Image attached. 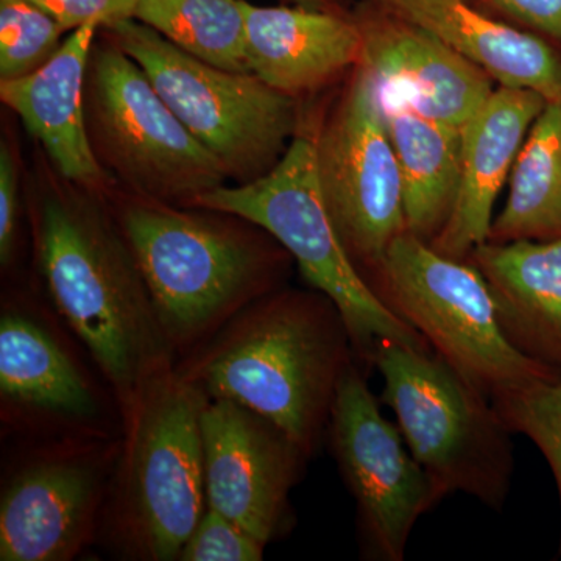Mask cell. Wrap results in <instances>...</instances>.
Masks as SVG:
<instances>
[{
  "mask_svg": "<svg viewBox=\"0 0 561 561\" xmlns=\"http://www.w3.org/2000/svg\"><path fill=\"white\" fill-rule=\"evenodd\" d=\"M25 179L41 283L98 365L122 416L147 382L175 367V351L106 195L65 179L38 144Z\"/></svg>",
  "mask_w": 561,
  "mask_h": 561,
  "instance_id": "1",
  "label": "cell"
},
{
  "mask_svg": "<svg viewBox=\"0 0 561 561\" xmlns=\"http://www.w3.org/2000/svg\"><path fill=\"white\" fill-rule=\"evenodd\" d=\"M354 356L348 328L327 295L280 287L175 368L209 400L232 401L272 421L311 457Z\"/></svg>",
  "mask_w": 561,
  "mask_h": 561,
  "instance_id": "2",
  "label": "cell"
},
{
  "mask_svg": "<svg viewBox=\"0 0 561 561\" xmlns=\"http://www.w3.org/2000/svg\"><path fill=\"white\" fill-rule=\"evenodd\" d=\"M176 357L213 337L242 309L284 287L289 251L228 210L106 194Z\"/></svg>",
  "mask_w": 561,
  "mask_h": 561,
  "instance_id": "3",
  "label": "cell"
},
{
  "mask_svg": "<svg viewBox=\"0 0 561 561\" xmlns=\"http://www.w3.org/2000/svg\"><path fill=\"white\" fill-rule=\"evenodd\" d=\"M208 400L173 367L147 382L121 416L103 523L130 559L179 560L208 508L202 434Z\"/></svg>",
  "mask_w": 561,
  "mask_h": 561,
  "instance_id": "4",
  "label": "cell"
},
{
  "mask_svg": "<svg viewBox=\"0 0 561 561\" xmlns=\"http://www.w3.org/2000/svg\"><path fill=\"white\" fill-rule=\"evenodd\" d=\"M191 206L228 210L271 232L297 262L312 289L339 309L356 356L370 365L376 343L393 341L434 353L426 339L391 311L351 261L324 205L311 125L291 140L267 175L251 183L217 187Z\"/></svg>",
  "mask_w": 561,
  "mask_h": 561,
  "instance_id": "5",
  "label": "cell"
},
{
  "mask_svg": "<svg viewBox=\"0 0 561 561\" xmlns=\"http://www.w3.org/2000/svg\"><path fill=\"white\" fill-rule=\"evenodd\" d=\"M370 365L381 401L442 497L463 493L501 511L511 493L512 431L493 401L435 353L379 341Z\"/></svg>",
  "mask_w": 561,
  "mask_h": 561,
  "instance_id": "6",
  "label": "cell"
},
{
  "mask_svg": "<svg viewBox=\"0 0 561 561\" xmlns=\"http://www.w3.org/2000/svg\"><path fill=\"white\" fill-rule=\"evenodd\" d=\"M101 32L138 62L169 108L234 184L267 175L301 130L300 102L254 73L198 60L135 20L111 22Z\"/></svg>",
  "mask_w": 561,
  "mask_h": 561,
  "instance_id": "7",
  "label": "cell"
},
{
  "mask_svg": "<svg viewBox=\"0 0 561 561\" xmlns=\"http://www.w3.org/2000/svg\"><path fill=\"white\" fill-rule=\"evenodd\" d=\"M373 289L490 400L561 378L508 342L489 283L471 261L445 256L412 232L391 243Z\"/></svg>",
  "mask_w": 561,
  "mask_h": 561,
  "instance_id": "8",
  "label": "cell"
},
{
  "mask_svg": "<svg viewBox=\"0 0 561 561\" xmlns=\"http://www.w3.org/2000/svg\"><path fill=\"white\" fill-rule=\"evenodd\" d=\"M84 116L95 160L122 190L191 206L230 181L138 62L101 28L88 65Z\"/></svg>",
  "mask_w": 561,
  "mask_h": 561,
  "instance_id": "9",
  "label": "cell"
},
{
  "mask_svg": "<svg viewBox=\"0 0 561 561\" xmlns=\"http://www.w3.org/2000/svg\"><path fill=\"white\" fill-rule=\"evenodd\" d=\"M311 130L324 205L351 261L373 287L391 243L408 231L378 81L360 66L354 69Z\"/></svg>",
  "mask_w": 561,
  "mask_h": 561,
  "instance_id": "10",
  "label": "cell"
},
{
  "mask_svg": "<svg viewBox=\"0 0 561 561\" xmlns=\"http://www.w3.org/2000/svg\"><path fill=\"white\" fill-rule=\"evenodd\" d=\"M328 431L368 553L376 560H404L413 527L443 497L398 424L382 415L356 362L339 383Z\"/></svg>",
  "mask_w": 561,
  "mask_h": 561,
  "instance_id": "11",
  "label": "cell"
},
{
  "mask_svg": "<svg viewBox=\"0 0 561 561\" xmlns=\"http://www.w3.org/2000/svg\"><path fill=\"white\" fill-rule=\"evenodd\" d=\"M119 446L65 438L28 454L0 494V560L76 559L103 518Z\"/></svg>",
  "mask_w": 561,
  "mask_h": 561,
  "instance_id": "12",
  "label": "cell"
},
{
  "mask_svg": "<svg viewBox=\"0 0 561 561\" xmlns=\"http://www.w3.org/2000/svg\"><path fill=\"white\" fill-rule=\"evenodd\" d=\"M3 424L50 440L108 438L101 394L57 327L20 295L0 313Z\"/></svg>",
  "mask_w": 561,
  "mask_h": 561,
  "instance_id": "13",
  "label": "cell"
},
{
  "mask_svg": "<svg viewBox=\"0 0 561 561\" xmlns=\"http://www.w3.org/2000/svg\"><path fill=\"white\" fill-rule=\"evenodd\" d=\"M208 507L268 545L289 522L290 491L309 456L260 413L208 400L202 415Z\"/></svg>",
  "mask_w": 561,
  "mask_h": 561,
  "instance_id": "14",
  "label": "cell"
},
{
  "mask_svg": "<svg viewBox=\"0 0 561 561\" xmlns=\"http://www.w3.org/2000/svg\"><path fill=\"white\" fill-rule=\"evenodd\" d=\"M353 14L364 39L360 68L420 113L461 128L496 88L485 70L437 36L370 0H357Z\"/></svg>",
  "mask_w": 561,
  "mask_h": 561,
  "instance_id": "15",
  "label": "cell"
},
{
  "mask_svg": "<svg viewBox=\"0 0 561 561\" xmlns=\"http://www.w3.org/2000/svg\"><path fill=\"white\" fill-rule=\"evenodd\" d=\"M251 73L302 102L334 87L359 68L364 39L353 11L328 13L242 0Z\"/></svg>",
  "mask_w": 561,
  "mask_h": 561,
  "instance_id": "16",
  "label": "cell"
},
{
  "mask_svg": "<svg viewBox=\"0 0 561 561\" xmlns=\"http://www.w3.org/2000/svg\"><path fill=\"white\" fill-rule=\"evenodd\" d=\"M99 28V22L81 25L35 72L0 80V101L18 114L65 179L106 195L117 184L92 153L84 116L88 65Z\"/></svg>",
  "mask_w": 561,
  "mask_h": 561,
  "instance_id": "17",
  "label": "cell"
},
{
  "mask_svg": "<svg viewBox=\"0 0 561 561\" xmlns=\"http://www.w3.org/2000/svg\"><path fill=\"white\" fill-rule=\"evenodd\" d=\"M546 103L538 92L496 84L482 108L460 128L459 190L451 216L430 242L432 249L465 261L489 242L494 203Z\"/></svg>",
  "mask_w": 561,
  "mask_h": 561,
  "instance_id": "18",
  "label": "cell"
},
{
  "mask_svg": "<svg viewBox=\"0 0 561 561\" xmlns=\"http://www.w3.org/2000/svg\"><path fill=\"white\" fill-rule=\"evenodd\" d=\"M437 36L500 87L561 99V58L548 39L500 20L472 0H370Z\"/></svg>",
  "mask_w": 561,
  "mask_h": 561,
  "instance_id": "19",
  "label": "cell"
},
{
  "mask_svg": "<svg viewBox=\"0 0 561 561\" xmlns=\"http://www.w3.org/2000/svg\"><path fill=\"white\" fill-rule=\"evenodd\" d=\"M471 261L489 283L505 337L561 373V236L485 242Z\"/></svg>",
  "mask_w": 561,
  "mask_h": 561,
  "instance_id": "20",
  "label": "cell"
},
{
  "mask_svg": "<svg viewBox=\"0 0 561 561\" xmlns=\"http://www.w3.org/2000/svg\"><path fill=\"white\" fill-rule=\"evenodd\" d=\"M379 91L400 169L405 228L432 242L451 216L459 190L460 128L420 113L400 92L381 84Z\"/></svg>",
  "mask_w": 561,
  "mask_h": 561,
  "instance_id": "21",
  "label": "cell"
},
{
  "mask_svg": "<svg viewBox=\"0 0 561 561\" xmlns=\"http://www.w3.org/2000/svg\"><path fill=\"white\" fill-rule=\"evenodd\" d=\"M561 236V99L546 103L511 173V192L491 225V242Z\"/></svg>",
  "mask_w": 561,
  "mask_h": 561,
  "instance_id": "22",
  "label": "cell"
},
{
  "mask_svg": "<svg viewBox=\"0 0 561 561\" xmlns=\"http://www.w3.org/2000/svg\"><path fill=\"white\" fill-rule=\"evenodd\" d=\"M124 20L153 28L198 60L251 73L242 0H124Z\"/></svg>",
  "mask_w": 561,
  "mask_h": 561,
  "instance_id": "23",
  "label": "cell"
},
{
  "mask_svg": "<svg viewBox=\"0 0 561 561\" xmlns=\"http://www.w3.org/2000/svg\"><path fill=\"white\" fill-rule=\"evenodd\" d=\"M66 33L33 0H0V80L21 79L46 65Z\"/></svg>",
  "mask_w": 561,
  "mask_h": 561,
  "instance_id": "24",
  "label": "cell"
},
{
  "mask_svg": "<svg viewBox=\"0 0 561 561\" xmlns=\"http://www.w3.org/2000/svg\"><path fill=\"white\" fill-rule=\"evenodd\" d=\"M491 401L512 434H523L540 449L556 479L561 508V378L511 390Z\"/></svg>",
  "mask_w": 561,
  "mask_h": 561,
  "instance_id": "25",
  "label": "cell"
},
{
  "mask_svg": "<svg viewBox=\"0 0 561 561\" xmlns=\"http://www.w3.org/2000/svg\"><path fill=\"white\" fill-rule=\"evenodd\" d=\"M264 542L231 522L224 513L206 508L181 549L180 561H261Z\"/></svg>",
  "mask_w": 561,
  "mask_h": 561,
  "instance_id": "26",
  "label": "cell"
},
{
  "mask_svg": "<svg viewBox=\"0 0 561 561\" xmlns=\"http://www.w3.org/2000/svg\"><path fill=\"white\" fill-rule=\"evenodd\" d=\"M20 157L9 136L0 140V265L10 271L18 256L21 221L25 214Z\"/></svg>",
  "mask_w": 561,
  "mask_h": 561,
  "instance_id": "27",
  "label": "cell"
},
{
  "mask_svg": "<svg viewBox=\"0 0 561 561\" xmlns=\"http://www.w3.org/2000/svg\"><path fill=\"white\" fill-rule=\"evenodd\" d=\"M505 22L561 43V0H472Z\"/></svg>",
  "mask_w": 561,
  "mask_h": 561,
  "instance_id": "28",
  "label": "cell"
},
{
  "mask_svg": "<svg viewBox=\"0 0 561 561\" xmlns=\"http://www.w3.org/2000/svg\"><path fill=\"white\" fill-rule=\"evenodd\" d=\"M44 10L49 11L69 33L81 25L99 22L108 25L124 20V0H33Z\"/></svg>",
  "mask_w": 561,
  "mask_h": 561,
  "instance_id": "29",
  "label": "cell"
},
{
  "mask_svg": "<svg viewBox=\"0 0 561 561\" xmlns=\"http://www.w3.org/2000/svg\"><path fill=\"white\" fill-rule=\"evenodd\" d=\"M283 2L287 5L302 7V9L348 14L353 11L357 0H283Z\"/></svg>",
  "mask_w": 561,
  "mask_h": 561,
  "instance_id": "30",
  "label": "cell"
}]
</instances>
